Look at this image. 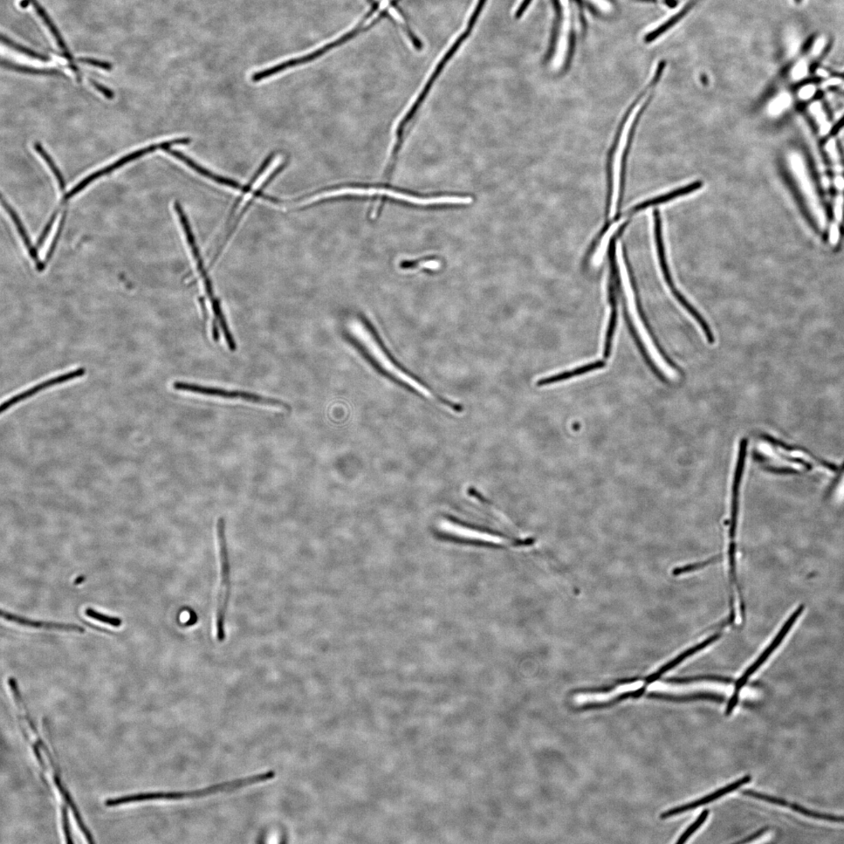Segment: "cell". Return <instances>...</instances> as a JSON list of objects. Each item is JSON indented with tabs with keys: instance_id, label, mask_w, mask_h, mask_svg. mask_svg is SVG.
<instances>
[{
	"instance_id": "cell-1",
	"label": "cell",
	"mask_w": 844,
	"mask_h": 844,
	"mask_svg": "<svg viewBox=\"0 0 844 844\" xmlns=\"http://www.w3.org/2000/svg\"><path fill=\"white\" fill-rule=\"evenodd\" d=\"M256 784L257 779L255 775H246V777L224 781L222 783L212 784L203 788L195 789V790L145 793L123 796V797L107 800L105 805L107 807H115L128 804V803L155 800L182 801L203 799L220 793H229L241 791L243 789L253 786Z\"/></svg>"
},
{
	"instance_id": "cell-2",
	"label": "cell",
	"mask_w": 844,
	"mask_h": 844,
	"mask_svg": "<svg viewBox=\"0 0 844 844\" xmlns=\"http://www.w3.org/2000/svg\"><path fill=\"white\" fill-rule=\"evenodd\" d=\"M348 329L354 339L359 342L360 344L366 349L368 354L372 356V359L385 372L395 377L397 380L415 389L424 397L429 398V399L434 398V395H432L427 387H424L422 384L418 382L413 377L403 372L400 368H398L389 359V356L380 346L379 342L375 339L372 333L368 330V328L363 322L358 319L351 320L348 323Z\"/></svg>"
},
{
	"instance_id": "cell-3",
	"label": "cell",
	"mask_w": 844,
	"mask_h": 844,
	"mask_svg": "<svg viewBox=\"0 0 844 844\" xmlns=\"http://www.w3.org/2000/svg\"><path fill=\"white\" fill-rule=\"evenodd\" d=\"M216 533L218 549L219 566H220V586H219L215 612V632L218 642L225 640L226 613H227L230 594V562L227 538H226V521L219 518L217 521Z\"/></svg>"
},
{
	"instance_id": "cell-4",
	"label": "cell",
	"mask_w": 844,
	"mask_h": 844,
	"mask_svg": "<svg viewBox=\"0 0 844 844\" xmlns=\"http://www.w3.org/2000/svg\"><path fill=\"white\" fill-rule=\"evenodd\" d=\"M174 389L177 391H182V392H188L198 395L222 398L226 400H242L243 401L266 405V406H272L283 408L286 410H290V404L274 398L260 396L257 394L246 392L241 390H227L222 388L205 387L199 385V384L177 381L173 385Z\"/></svg>"
},
{
	"instance_id": "cell-5",
	"label": "cell",
	"mask_w": 844,
	"mask_h": 844,
	"mask_svg": "<svg viewBox=\"0 0 844 844\" xmlns=\"http://www.w3.org/2000/svg\"><path fill=\"white\" fill-rule=\"evenodd\" d=\"M619 235V232L610 238L608 245V260H609V280H608V302L610 306V314L608 321V326L605 336V347H603V356L605 359H609L612 354V341L617 321V304H619V293L622 288L620 277V272L619 266L617 264L616 260V242L617 236Z\"/></svg>"
},
{
	"instance_id": "cell-6",
	"label": "cell",
	"mask_w": 844,
	"mask_h": 844,
	"mask_svg": "<svg viewBox=\"0 0 844 844\" xmlns=\"http://www.w3.org/2000/svg\"><path fill=\"white\" fill-rule=\"evenodd\" d=\"M654 219H655V241H656V246H657V251L658 260H659L660 266H661L662 271L663 272V276L664 278V280H665V281H667V283L668 286L669 287V289H670L671 293L674 294V296L676 298L678 303L681 304L684 307L685 310L686 312H688L691 315V316L696 320V321L697 322L699 326L702 327L706 340H708L710 344H713V343L715 342V341H716L715 336H714V334L711 332V329L709 327L708 322H706L704 320V319L703 318L702 315L701 314H699L696 310V309L689 303L688 300H686L683 296L681 293L679 292L676 289V286H675V284L674 283V280H672V279L671 277V274H670V272L669 269V266L667 264V257H665L664 246V243H663L662 234V222H661L659 211L655 210Z\"/></svg>"
},
{
	"instance_id": "cell-7",
	"label": "cell",
	"mask_w": 844,
	"mask_h": 844,
	"mask_svg": "<svg viewBox=\"0 0 844 844\" xmlns=\"http://www.w3.org/2000/svg\"><path fill=\"white\" fill-rule=\"evenodd\" d=\"M191 142H192V140L189 138L177 139V140H170V141L163 142L161 143L154 144V145L149 146L146 148H142L141 149L136 150L133 153H131L125 156H123L122 159H121L120 160H118V161H115L114 163L109 164V166H108L104 168H102L98 171H95V173L85 177L83 180L81 181L79 183H78L76 185H75V187H74L69 192H68V193L65 194L63 198H62L60 206V207H62V206L66 204L68 202V201L71 200V199L72 197H74L75 195L78 194L79 193V192L83 190L87 187V185H91L95 180H98V178H100L102 176H105L106 175L112 173V171H114L116 169H119V168H121L123 166H126V164H127L130 161H133L136 159H140V157H142V156L148 154L149 153L155 152V151L157 149H161L164 150L166 148H170L175 145H180H180H189V144Z\"/></svg>"
},
{
	"instance_id": "cell-8",
	"label": "cell",
	"mask_w": 844,
	"mask_h": 844,
	"mask_svg": "<svg viewBox=\"0 0 844 844\" xmlns=\"http://www.w3.org/2000/svg\"><path fill=\"white\" fill-rule=\"evenodd\" d=\"M367 30L368 27L365 23L361 22L360 25L356 26L354 29L344 34V35L333 41V42L322 46L317 51L305 55V56L285 61L283 63H281L276 66L267 68L265 70L253 74L252 80L255 82H259L267 78H270L274 74H277L287 69H290L291 67L310 63V62L321 58L322 55H324L325 53L333 50L334 48L347 43V41L351 40L356 36H358L359 34Z\"/></svg>"
},
{
	"instance_id": "cell-9",
	"label": "cell",
	"mask_w": 844,
	"mask_h": 844,
	"mask_svg": "<svg viewBox=\"0 0 844 844\" xmlns=\"http://www.w3.org/2000/svg\"><path fill=\"white\" fill-rule=\"evenodd\" d=\"M643 102L644 101L643 100H641L639 102H638V105H636L635 106V107L633 109L632 112H631L630 114L629 115L626 123H624V126L623 127L622 132V134L620 136L619 145H617L616 152L615 154V157H614V161H613V167H612L613 168V169H612L613 189H612V202H610V217H613L615 216L616 212H617V202H619V193H620V184H621L622 160V156L624 154V149H626L627 145L630 129L633 126V123L635 121V119L636 118L637 114L640 113V111L643 105Z\"/></svg>"
},
{
	"instance_id": "cell-10",
	"label": "cell",
	"mask_w": 844,
	"mask_h": 844,
	"mask_svg": "<svg viewBox=\"0 0 844 844\" xmlns=\"http://www.w3.org/2000/svg\"><path fill=\"white\" fill-rule=\"evenodd\" d=\"M438 528L449 536L479 543L504 545L509 542L496 533L476 530L447 519H443L438 523Z\"/></svg>"
},
{
	"instance_id": "cell-11",
	"label": "cell",
	"mask_w": 844,
	"mask_h": 844,
	"mask_svg": "<svg viewBox=\"0 0 844 844\" xmlns=\"http://www.w3.org/2000/svg\"><path fill=\"white\" fill-rule=\"evenodd\" d=\"M804 610L805 605H800L797 609H796L795 612L786 620L784 624V627L779 630V632L777 636L774 638L770 646L765 650L763 653L761 654L758 657V659L754 662L750 668H748L745 674L736 682V691H734L733 695L737 696L739 695L740 690H742L744 686L746 685L748 679H749L754 672H756L761 667V665L766 662L768 658L770 657L773 652L779 648L780 643L783 642L786 636L789 634V632H790V630L793 627L794 623L797 622L798 617L802 615L803 612H804Z\"/></svg>"
},
{
	"instance_id": "cell-12",
	"label": "cell",
	"mask_w": 844,
	"mask_h": 844,
	"mask_svg": "<svg viewBox=\"0 0 844 844\" xmlns=\"http://www.w3.org/2000/svg\"><path fill=\"white\" fill-rule=\"evenodd\" d=\"M622 255H623V258L624 260V264H626L627 267V272L629 274L630 283L633 288V290H634V298H635V303H636V307L637 309L638 314H639V316L641 318L642 323H643L645 329H646V331H647L648 335L650 336V338L651 339L652 342H653L654 345H655V348L657 349V352L659 353L662 358L664 361V362L667 363V366L671 370H674V372L678 373H679L678 368L677 367L676 363L674 362V361H672L670 359V356L667 354V352H665V349L662 346L659 340H658L657 336L656 335V334L654 331V329L652 328L651 325L650 324V321L648 320V318L647 317L646 313H645L644 309L643 307L641 296H640L639 290H638V288H637V283H636V279L634 276L633 267H632V265H631V264H630V262H629V260L628 257V255H627V251L626 249V246H624V245L622 246Z\"/></svg>"
},
{
	"instance_id": "cell-13",
	"label": "cell",
	"mask_w": 844,
	"mask_h": 844,
	"mask_svg": "<svg viewBox=\"0 0 844 844\" xmlns=\"http://www.w3.org/2000/svg\"><path fill=\"white\" fill-rule=\"evenodd\" d=\"M174 208L176 210L178 219H180L185 238H187L188 244L190 247L192 255H193L194 258L196 260L197 270L199 273L201 274V276L203 281L205 291L207 293L208 297L210 301V304L214 303L217 298L215 296L214 288H213L211 279L208 276L207 270L205 269L203 260L201 257V252L199 250L195 236L193 231H192L191 229L190 223L187 215H185V211L180 202L175 203Z\"/></svg>"
},
{
	"instance_id": "cell-14",
	"label": "cell",
	"mask_w": 844,
	"mask_h": 844,
	"mask_svg": "<svg viewBox=\"0 0 844 844\" xmlns=\"http://www.w3.org/2000/svg\"><path fill=\"white\" fill-rule=\"evenodd\" d=\"M86 373V370L84 368H80L76 370H72V372L60 375L57 377H53L52 379L41 382L38 384V385L27 389L22 393L13 396L8 401L4 402L1 405V409H0V413H4L5 411L8 410L11 408L15 406V405L29 399V398L42 392L43 390L54 386L60 385V384L65 383L68 381L80 378V377L84 376Z\"/></svg>"
},
{
	"instance_id": "cell-15",
	"label": "cell",
	"mask_w": 844,
	"mask_h": 844,
	"mask_svg": "<svg viewBox=\"0 0 844 844\" xmlns=\"http://www.w3.org/2000/svg\"><path fill=\"white\" fill-rule=\"evenodd\" d=\"M751 780H752V777H751V775H746V777L741 778L740 779L736 781L735 783L731 784L722 789H720V790H718L716 792H714L708 796H705V797H704L701 799H698L694 802L689 803V804H686V805H684L682 806H678V807L670 809V810H669V811L663 812L661 815L660 818L662 819H667L670 817H672V816L681 815L685 812L691 811V810L696 809L702 805H708V804H709V803H711L712 801H715L716 800H717L718 798H721L722 797H723V796H725L726 794H728L731 792L737 791V789H739L740 786H742L745 784H749L750 782H751Z\"/></svg>"
},
{
	"instance_id": "cell-16",
	"label": "cell",
	"mask_w": 844,
	"mask_h": 844,
	"mask_svg": "<svg viewBox=\"0 0 844 844\" xmlns=\"http://www.w3.org/2000/svg\"><path fill=\"white\" fill-rule=\"evenodd\" d=\"M163 151H164V152H166L168 154H170L171 156H173L177 160H180V161H182L184 163L187 164V166H189L190 168L195 170L196 173H197L198 174H200L201 175H202L205 177L209 178V180H212L213 182H215L217 184L225 185V187H228L231 189H234L241 190V191L243 189V187H242V185H240L239 182H237L234 180H230V178L225 177H222L220 175H217L215 173H212L211 171L203 168L202 166H200V164H198L193 160L190 159L189 157L185 156V154H183L180 152H178V151H177V150L171 149L170 147V148H166Z\"/></svg>"
},
{
	"instance_id": "cell-17",
	"label": "cell",
	"mask_w": 844,
	"mask_h": 844,
	"mask_svg": "<svg viewBox=\"0 0 844 844\" xmlns=\"http://www.w3.org/2000/svg\"><path fill=\"white\" fill-rule=\"evenodd\" d=\"M1 616L6 621L15 622L18 624H20V626H23V627H31V628H35V629L75 631V632H78V633H81V634L85 633V629L83 627L79 626V624L58 623V622H52L34 621V620L27 619V617H20L18 615L11 614L9 612H4V610H2V612H1Z\"/></svg>"
},
{
	"instance_id": "cell-18",
	"label": "cell",
	"mask_w": 844,
	"mask_h": 844,
	"mask_svg": "<svg viewBox=\"0 0 844 844\" xmlns=\"http://www.w3.org/2000/svg\"><path fill=\"white\" fill-rule=\"evenodd\" d=\"M631 683H622L614 690L606 692H581L573 697L574 704L581 706L588 704H603L615 701L617 697L630 690L627 689Z\"/></svg>"
},
{
	"instance_id": "cell-19",
	"label": "cell",
	"mask_w": 844,
	"mask_h": 844,
	"mask_svg": "<svg viewBox=\"0 0 844 844\" xmlns=\"http://www.w3.org/2000/svg\"><path fill=\"white\" fill-rule=\"evenodd\" d=\"M2 204L4 207V208L6 210V211L8 212V214H9L10 217H11L12 221L13 222V223H15V225L16 226V229L19 233V235L20 236V237H22V241H23L25 246H26L27 251H29L31 258L34 260V262H35V264H36L37 270L39 272H43L45 269L46 263L41 262V260L39 259V257L37 247L34 246L33 244L32 243L30 238H29V235H27V232L25 228V226H24L23 223L22 222V220H20V218L18 215L17 212L15 210V209H13L11 207V206L8 203V202L5 200V198L4 196H2Z\"/></svg>"
},
{
	"instance_id": "cell-20",
	"label": "cell",
	"mask_w": 844,
	"mask_h": 844,
	"mask_svg": "<svg viewBox=\"0 0 844 844\" xmlns=\"http://www.w3.org/2000/svg\"><path fill=\"white\" fill-rule=\"evenodd\" d=\"M828 152L831 156L834 164V170L836 173V187L839 192V195L837 196L835 204V217L837 222L842 221L843 218V198L842 192L844 190V177L843 175L842 166L839 152L837 151L836 143L834 141H830L827 145Z\"/></svg>"
},
{
	"instance_id": "cell-21",
	"label": "cell",
	"mask_w": 844,
	"mask_h": 844,
	"mask_svg": "<svg viewBox=\"0 0 844 844\" xmlns=\"http://www.w3.org/2000/svg\"><path fill=\"white\" fill-rule=\"evenodd\" d=\"M606 366V363L603 361H598L588 363L583 366L576 368L572 370H566L557 375H554L547 378L541 379L537 381V386L539 387L552 385V384L558 383L561 381L570 380L575 377L584 375L586 373L594 372V370L603 368Z\"/></svg>"
},
{
	"instance_id": "cell-22",
	"label": "cell",
	"mask_w": 844,
	"mask_h": 844,
	"mask_svg": "<svg viewBox=\"0 0 844 844\" xmlns=\"http://www.w3.org/2000/svg\"><path fill=\"white\" fill-rule=\"evenodd\" d=\"M702 185H703V183L702 182H695V183H692V184L685 185V187L678 189H676V190H674V191H672V192H671V193H669L667 194H664L663 196H659L657 197L652 198V199H650V200H648L647 201L641 203L640 204H637L636 206H635V207L633 208V210H631V213L640 212L641 210H646L648 208L655 207V206L667 203L671 200H674V199H676V198L681 197L682 196L692 193V192H695V191L698 190L699 189H701L702 187Z\"/></svg>"
},
{
	"instance_id": "cell-23",
	"label": "cell",
	"mask_w": 844,
	"mask_h": 844,
	"mask_svg": "<svg viewBox=\"0 0 844 844\" xmlns=\"http://www.w3.org/2000/svg\"><path fill=\"white\" fill-rule=\"evenodd\" d=\"M699 1V0H690L688 4H685L683 9L676 13V15L671 17L668 20H667V22H664L659 27H656L655 29L647 34L646 36L644 38L645 42L647 43L654 42L655 40L659 38L668 30L671 29L672 27H674L676 24L681 22V20H683V18L685 17L692 8H695V6H696Z\"/></svg>"
},
{
	"instance_id": "cell-24",
	"label": "cell",
	"mask_w": 844,
	"mask_h": 844,
	"mask_svg": "<svg viewBox=\"0 0 844 844\" xmlns=\"http://www.w3.org/2000/svg\"><path fill=\"white\" fill-rule=\"evenodd\" d=\"M648 697L654 699H664V701L675 702H686L697 701V699H709V701L715 702L717 703H723L725 701V697L722 695L713 694V692H697L689 695L675 696L671 695L661 694V692H652L648 694Z\"/></svg>"
},
{
	"instance_id": "cell-25",
	"label": "cell",
	"mask_w": 844,
	"mask_h": 844,
	"mask_svg": "<svg viewBox=\"0 0 844 844\" xmlns=\"http://www.w3.org/2000/svg\"><path fill=\"white\" fill-rule=\"evenodd\" d=\"M763 440L765 441L766 442H768V443H770L771 445H772L773 447L777 448L779 450H783L786 452H790V453L795 452V453H798V454L804 455L805 456H807L808 457L811 458L812 460H814V462H815L816 464H818L819 465L824 467V468L827 469L829 471H831L833 472L838 471V467H837L836 464L828 462L826 461H824V460H822L817 457L814 456L811 452H809L806 449H804L802 448H798V447H795V446H794V447H793V446L787 445V444L784 443V442H781L777 440H775V438H773L772 437L768 436H763Z\"/></svg>"
},
{
	"instance_id": "cell-26",
	"label": "cell",
	"mask_w": 844,
	"mask_h": 844,
	"mask_svg": "<svg viewBox=\"0 0 844 844\" xmlns=\"http://www.w3.org/2000/svg\"><path fill=\"white\" fill-rule=\"evenodd\" d=\"M29 2L32 4L33 8H35L37 12L38 15L42 18L44 23L48 27V29H50L55 40L57 41V43L61 51H63V54L69 55L71 53L69 51H68V48L66 46L64 39L62 38L58 27L55 26L51 18L49 17V15H48L46 11L42 8V6L39 4L37 0H29Z\"/></svg>"
},
{
	"instance_id": "cell-27",
	"label": "cell",
	"mask_w": 844,
	"mask_h": 844,
	"mask_svg": "<svg viewBox=\"0 0 844 844\" xmlns=\"http://www.w3.org/2000/svg\"><path fill=\"white\" fill-rule=\"evenodd\" d=\"M789 808L792 809L793 811L796 812L807 816V817L809 818L827 821L830 822L844 823V816L824 814L812 811V810H809L800 805L795 804V803H791L790 808Z\"/></svg>"
},
{
	"instance_id": "cell-28",
	"label": "cell",
	"mask_w": 844,
	"mask_h": 844,
	"mask_svg": "<svg viewBox=\"0 0 844 844\" xmlns=\"http://www.w3.org/2000/svg\"><path fill=\"white\" fill-rule=\"evenodd\" d=\"M662 681L664 683H672V684H688V683H695V682H701V681H712V682H718V683H725V684H730L732 683L733 679L730 678L718 676H695V677H688V678H665V679H663Z\"/></svg>"
},
{
	"instance_id": "cell-29",
	"label": "cell",
	"mask_w": 844,
	"mask_h": 844,
	"mask_svg": "<svg viewBox=\"0 0 844 844\" xmlns=\"http://www.w3.org/2000/svg\"><path fill=\"white\" fill-rule=\"evenodd\" d=\"M34 148H35L36 152L41 156H42V159L46 161L48 167H49L51 168L53 174L54 175L55 177H56L57 180L59 184V187H60V191L65 192V187H66L65 178H64L63 175H62V174H61L59 168L56 166V164H55L53 160L52 159V157L49 154H48L46 149L43 148V147L42 145H41V144L39 142H36L35 145H34Z\"/></svg>"
},
{
	"instance_id": "cell-30",
	"label": "cell",
	"mask_w": 844,
	"mask_h": 844,
	"mask_svg": "<svg viewBox=\"0 0 844 844\" xmlns=\"http://www.w3.org/2000/svg\"><path fill=\"white\" fill-rule=\"evenodd\" d=\"M2 43L11 48V49L15 50L20 53L26 55V56L32 59L42 61H49L51 60V58L46 56V55L34 51L33 50L29 49V48L20 45L15 42V41L11 40L9 37L5 36L4 35H2Z\"/></svg>"
},
{
	"instance_id": "cell-31",
	"label": "cell",
	"mask_w": 844,
	"mask_h": 844,
	"mask_svg": "<svg viewBox=\"0 0 844 844\" xmlns=\"http://www.w3.org/2000/svg\"><path fill=\"white\" fill-rule=\"evenodd\" d=\"M2 65L8 69L18 72L20 73L32 74H58L59 72L54 69H37V68L29 67L27 66L19 65L12 63L9 60H2Z\"/></svg>"
},
{
	"instance_id": "cell-32",
	"label": "cell",
	"mask_w": 844,
	"mask_h": 844,
	"mask_svg": "<svg viewBox=\"0 0 844 844\" xmlns=\"http://www.w3.org/2000/svg\"><path fill=\"white\" fill-rule=\"evenodd\" d=\"M86 615L91 617V619L94 620L108 624L109 626L114 627H120L122 624V620L120 619V617L102 615L91 608L86 609Z\"/></svg>"
},
{
	"instance_id": "cell-33",
	"label": "cell",
	"mask_w": 844,
	"mask_h": 844,
	"mask_svg": "<svg viewBox=\"0 0 844 844\" xmlns=\"http://www.w3.org/2000/svg\"><path fill=\"white\" fill-rule=\"evenodd\" d=\"M709 815V810H704V811H703L702 813L698 816V818L697 819V820L694 823H692V824L688 829L685 830V831L683 833V834H682L681 836V837H679V838L676 843H685L686 840H688L690 838V837L692 834H694L697 831V830L704 824V823L705 822L706 819H708Z\"/></svg>"
},
{
	"instance_id": "cell-34",
	"label": "cell",
	"mask_w": 844,
	"mask_h": 844,
	"mask_svg": "<svg viewBox=\"0 0 844 844\" xmlns=\"http://www.w3.org/2000/svg\"><path fill=\"white\" fill-rule=\"evenodd\" d=\"M742 793L744 796H747V797L757 798V799H759L761 801L771 803V804H773V805H777L786 807V808H789L791 805V803L788 802L787 801H786L784 799L772 797V796L758 793V792L753 791H742Z\"/></svg>"
},
{
	"instance_id": "cell-35",
	"label": "cell",
	"mask_w": 844,
	"mask_h": 844,
	"mask_svg": "<svg viewBox=\"0 0 844 844\" xmlns=\"http://www.w3.org/2000/svg\"><path fill=\"white\" fill-rule=\"evenodd\" d=\"M768 444H770V443H768ZM770 445L772 448V455H773L777 456V457H779L781 460H784V461H785V462L793 463L795 464H798L807 470H811L812 469V464H810L808 462L804 461V460L786 455L783 454V453L779 452V450H778V449L774 448L773 446H772L771 444H770Z\"/></svg>"
},
{
	"instance_id": "cell-36",
	"label": "cell",
	"mask_w": 844,
	"mask_h": 844,
	"mask_svg": "<svg viewBox=\"0 0 844 844\" xmlns=\"http://www.w3.org/2000/svg\"><path fill=\"white\" fill-rule=\"evenodd\" d=\"M66 216H67V211L65 210L64 212V215H62L61 220L60 222L59 227H58V232L56 233V235H55L54 239L52 242V244L50 247V249H49V250H48L46 257V262H45L46 264L48 262H50L51 259L52 258V257L53 255L55 250H56V248H57V246L59 242L60 238L61 236L62 232H63L64 226H65V221H66Z\"/></svg>"
},
{
	"instance_id": "cell-37",
	"label": "cell",
	"mask_w": 844,
	"mask_h": 844,
	"mask_svg": "<svg viewBox=\"0 0 844 844\" xmlns=\"http://www.w3.org/2000/svg\"><path fill=\"white\" fill-rule=\"evenodd\" d=\"M791 102V98L788 95H781L772 102L770 111L772 114H779L790 106Z\"/></svg>"
},
{
	"instance_id": "cell-38",
	"label": "cell",
	"mask_w": 844,
	"mask_h": 844,
	"mask_svg": "<svg viewBox=\"0 0 844 844\" xmlns=\"http://www.w3.org/2000/svg\"><path fill=\"white\" fill-rule=\"evenodd\" d=\"M61 818L66 841L67 843H73V840H72L69 819H68L67 808L65 805L61 807Z\"/></svg>"
},
{
	"instance_id": "cell-39",
	"label": "cell",
	"mask_w": 844,
	"mask_h": 844,
	"mask_svg": "<svg viewBox=\"0 0 844 844\" xmlns=\"http://www.w3.org/2000/svg\"><path fill=\"white\" fill-rule=\"evenodd\" d=\"M77 60L81 64H84V65L93 66L95 67L102 68V69H104L106 71H111L112 69V65L108 63V62L101 61L99 60H95V59H92V58H79Z\"/></svg>"
},
{
	"instance_id": "cell-40",
	"label": "cell",
	"mask_w": 844,
	"mask_h": 844,
	"mask_svg": "<svg viewBox=\"0 0 844 844\" xmlns=\"http://www.w3.org/2000/svg\"><path fill=\"white\" fill-rule=\"evenodd\" d=\"M812 112L814 113V114L815 116V118L817 119L818 121L820 123L822 129L826 130V131L828 123H827V121H826V119L825 116V114H824V112H823L821 105L819 104H815L814 105H812Z\"/></svg>"
},
{
	"instance_id": "cell-41",
	"label": "cell",
	"mask_w": 844,
	"mask_h": 844,
	"mask_svg": "<svg viewBox=\"0 0 844 844\" xmlns=\"http://www.w3.org/2000/svg\"><path fill=\"white\" fill-rule=\"evenodd\" d=\"M89 82H91V84L95 89H97L98 91H99L102 95H104L105 97L107 98V99H113L114 98V92H112L111 91V89L108 88L107 87H106L105 86H102V84L99 83V82L95 81V80H93L92 79H89Z\"/></svg>"
},
{
	"instance_id": "cell-42",
	"label": "cell",
	"mask_w": 844,
	"mask_h": 844,
	"mask_svg": "<svg viewBox=\"0 0 844 844\" xmlns=\"http://www.w3.org/2000/svg\"><path fill=\"white\" fill-rule=\"evenodd\" d=\"M768 827L761 829L756 833H754L753 834H752L749 836H747L746 838L744 839L743 840H740L738 843H750L751 841L756 840V839L759 838V837H761V836L765 834L768 831Z\"/></svg>"
},
{
	"instance_id": "cell-43",
	"label": "cell",
	"mask_w": 844,
	"mask_h": 844,
	"mask_svg": "<svg viewBox=\"0 0 844 844\" xmlns=\"http://www.w3.org/2000/svg\"><path fill=\"white\" fill-rule=\"evenodd\" d=\"M815 93V88L812 86H806L801 89L800 97L803 100L811 98Z\"/></svg>"
},
{
	"instance_id": "cell-44",
	"label": "cell",
	"mask_w": 844,
	"mask_h": 844,
	"mask_svg": "<svg viewBox=\"0 0 844 844\" xmlns=\"http://www.w3.org/2000/svg\"><path fill=\"white\" fill-rule=\"evenodd\" d=\"M532 1V0H523V1L521 2V4H520L519 8L517 11V17L518 18H519L523 15L524 12L528 8V6L530 5Z\"/></svg>"
},
{
	"instance_id": "cell-45",
	"label": "cell",
	"mask_w": 844,
	"mask_h": 844,
	"mask_svg": "<svg viewBox=\"0 0 844 844\" xmlns=\"http://www.w3.org/2000/svg\"><path fill=\"white\" fill-rule=\"evenodd\" d=\"M843 474H844V463L842 465L840 470L839 471V474H838V476H837V478L835 480V483H833V486H831V488H830V490L832 491V490H833L835 488V486L837 484H838V483Z\"/></svg>"
},
{
	"instance_id": "cell-46",
	"label": "cell",
	"mask_w": 844,
	"mask_h": 844,
	"mask_svg": "<svg viewBox=\"0 0 844 844\" xmlns=\"http://www.w3.org/2000/svg\"><path fill=\"white\" fill-rule=\"evenodd\" d=\"M86 576H85V575H80V576H79V577H78L76 580H74V585H79V584H81V583H82V582H84V581L86 580Z\"/></svg>"
},
{
	"instance_id": "cell-47",
	"label": "cell",
	"mask_w": 844,
	"mask_h": 844,
	"mask_svg": "<svg viewBox=\"0 0 844 844\" xmlns=\"http://www.w3.org/2000/svg\"><path fill=\"white\" fill-rule=\"evenodd\" d=\"M375 4H378V5L380 6H380H381V5H380L381 4H380V3H375V4H373V5H375ZM382 13H386V15H387V16H389V15H389V13H388L387 12H386V11H383V12H382ZM378 16H379V15H378ZM378 16H377V17H378Z\"/></svg>"
},
{
	"instance_id": "cell-48",
	"label": "cell",
	"mask_w": 844,
	"mask_h": 844,
	"mask_svg": "<svg viewBox=\"0 0 844 844\" xmlns=\"http://www.w3.org/2000/svg\"><path fill=\"white\" fill-rule=\"evenodd\" d=\"M375 3H380V4H382L381 2H378V1H377V2L375 1V2H374L373 4H375ZM386 11V12H387V11ZM382 12H383V11H382ZM388 17H389V16H388Z\"/></svg>"
}]
</instances>
